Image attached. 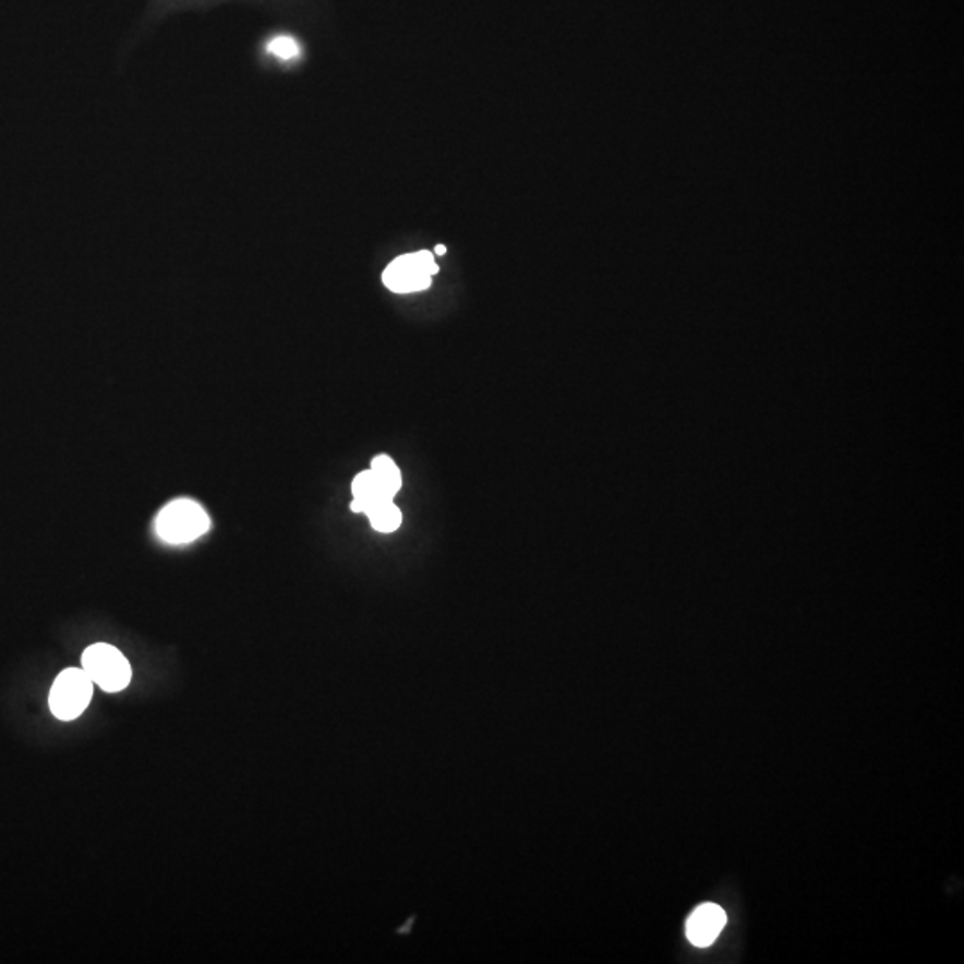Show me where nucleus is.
I'll return each mask as SVG.
<instances>
[{
  "label": "nucleus",
  "instance_id": "1",
  "mask_svg": "<svg viewBox=\"0 0 964 964\" xmlns=\"http://www.w3.org/2000/svg\"><path fill=\"white\" fill-rule=\"evenodd\" d=\"M212 527V520L204 507L190 498H178L162 507L156 520V531L162 542L184 545L204 537Z\"/></svg>",
  "mask_w": 964,
  "mask_h": 964
},
{
  "label": "nucleus",
  "instance_id": "2",
  "mask_svg": "<svg viewBox=\"0 0 964 964\" xmlns=\"http://www.w3.org/2000/svg\"><path fill=\"white\" fill-rule=\"evenodd\" d=\"M83 670L108 694H119L128 688L133 677V670L128 658L117 647L108 643H95L84 650Z\"/></svg>",
  "mask_w": 964,
  "mask_h": 964
},
{
  "label": "nucleus",
  "instance_id": "3",
  "mask_svg": "<svg viewBox=\"0 0 964 964\" xmlns=\"http://www.w3.org/2000/svg\"><path fill=\"white\" fill-rule=\"evenodd\" d=\"M438 272L439 266L434 262L433 252L419 251L395 257L383 272V282L389 291L408 296L431 288L433 277Z\"/></svg>",
  "mask_w": 964,
  "mask_h": 964
},
{
  "label": "nucleus",
  "instance_id": "4",
  "mask_svg": "<svg viewBox=\"0 0 964 964\" xmlns=\"http://www.w3.org/2000/svg\"><path fill=\"white\" fill-rule=\"evenodd\" d=\"M94 680L83 668H67L56 677L49 694V708L56 719H80L94 699Z\"/></svg>",
  "mask_w": 964,
  "mask_h": 964
},
{
  "label": "nucleus",
  "instance_id": "5",
  "mask_svg": "<svg viewBox=\"0 0 964 964\" xmlns=\"http://www.w3.org/2000/svg\"><path fill=\"white\" fill-rule=\"evenodd\" d=\"M727 921L725 911L716 904H703L686 921V936L697 947H708L719 938Z\"/></svg>",
  "mask_w": 964,
  "mask_h": 964
},
{
  "label": "nucleus",
  "instance_id": "6",
  "mask_svg": "<svg viewBox=\"0 0 964 964\" xmlns=\"http://www.w3.org/2000/svg\"><path fill=\"white\" fill-rule=\"evenodd\" d=\"M352 495H354V501L350 503V509L352 513H364V515H369L379 504L394 501V495H389L384 490L383 484L377 481L370 468L356 475L352 481Z\"/></svg>",
  "mask_w": 964,
  "mask_h": 964
},
{
  "label": "nucleus",
  "instance_id": "7",
  "mask_svg": "<svg viewBox=\"0 0 964 964\" xmlns=\"http://www.w3.org/2000/svg\"><path fill=\"white\" fill-rule=\"evenodd\" d=\"M370 470L374 472L375 478H377V481L383 484L384 490H386L389 495H394L395 497V495L400 492V487H402V475H400L397 462L389 458V456H386V454H379V456L372 461Z\"/></svg>",
  "mask_w": 964,
  "mask_h": 964
},
{
  "label": "nucleus",
  "instance_id": "8",
  "mask_svg": "<svg viewBox=\"0 0 964 964\" xmlns=\"http://www.w3.org/2000/svg\"><path fill=\"white\" fill-rule=\"evenodd\" d=\"M366 517L377 532H394L402 526V511L394 501L375 506Z\"/></svg>",
  "mask_w": 964,
  "mask_h": 964
},
{
  "label": "nucleus",
  "instance_id": "9",
  "mask_svg": "<svg viewBox=\"0 0 964 964\" xmlns=\"http://www.w3.org/2000/svg\"><path fill=\"white\" fill-rule=\"evenodd\" d=\"M268 50L281 60H293L299 56V44L290 36H277L276 40H272L268 45Z\"/></svg>",
  "mask_w": 964,
  "mask_h": 964
},
{
  "label": "nucleus",
  "instance_id": "10",
  "mask_svg": "<svg viewBox=\"0 0 964 964\" xmlns=\"http://www.w3.org/2000/svg\"><path fill=\"white\" fill-rule=\"evenodd\" d=\"M434 254H436V256H445V254H447V246L436 245V249H434Z\"/></svg>",
  "mask_w": 964,
  "mask_h": 964
}]
</instances>
